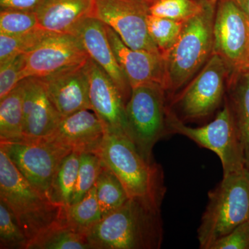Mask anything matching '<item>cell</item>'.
<instances>
[{"mask_svg":"<svg viewBox=\"0 0 249 249\" xmlns=\"http://www.w3.org/2000/svg\"><path fill=\"white\" fill-rule=\"evenodd\" d=\"M0 199L11 210L29 242L51 226L63 220L64 207L53 204L34 188L1 148Z\"/></svg>","mask_w":249,"mask_h":249,"instance_id":"obj_4","label":"cell"},{"mask_svg":"<svg viewBox=\"0 0 249 249\" xmlns=\"http://www.w3.org/2000/svg\"><path fill=\"white\" fill-rule=\"evenodd\" d=\"M108 38L131 88L147 83H157L164 88L165 70L163 55L130 48L115 31L106 25Z\"/></svg>","mask_w":249,"mask_h":249,"instance_id":"obj_18","label":"cell"},{"mask_svg":"<svg viewBox=\"0 0 249 249\" xmlns=\"http://www.w3.org/2000/svg\"><path fill=\"white\" fill-rule=\"evenodd\" d=\"M167 126L169 134L184 136L199 146L211 150L221 160L224 175L246 168L245 156L230 103L226 101L224 107L213 121L204 126L186 125L173 111L167 108Z\"/></svg>","mask_w":249,"mask_h":249,"instance_id":"obj_6","label":"cell"},{"mask_svg":"<svg viewBox=\"0 0 249 249\" xmlns=\"http://www.w3.org/2000/svg\"><path fill=\"white\" fill-rule=\"evenodd\" d=\"M249 47V22L234 0H220L215 11L213 52L238 73Z\"/></svg>","mask_w":249,"mask_h":249,"instance_id":"obj_11","label":"cell"},{"mask_svg":"<svg viewBox=\"0 0 249 249\" xmlns=\"http://www.w3.org/2000/svg\"><path fill=\"white\" fill-rule=\"evenodd\" d=\"M210 1H213V2H216V1H217V0H210Z\"/></svg>","mask_w":249,"mask_h":249,"instance_id":"obj_38","label":"cell"},{"mask_svg":"<svg viewBox=\"0 0 249 249\" xmlns=\"http://www.w3.org/2000/svg\"><path fill=\"white\" fill-rule=\"evenodd\" d=\"M91 60L97 63L116 85L124 102L130 97L131 88L108 38L106 24L93 17H88L73 32Z\"/></svg>","mask_w":249,"mask_h":249,"instance_id":"obj_15","label":"cell"},{"mask_svg":"<svg viewBox=\"0 0 249 249\" xmlns=\"http://www.w3.org/2000/svg\"><path fill=\"white\" fill-rule=\"evenodd\" d=\"M214 4L203 0L200 11L185 21L178 40L163 54L165 91H175L184 86L212 55Z\"/></svg>","mask_w":249,"mask_h":249,"instance_id":"obj_3","label":"cell"},{"mask_svg":"<svg viewBox=\"0 0 249 249\" xmlns=\"http://www.w3.org/2000/svg\"><path fill=\"white\" fill-rule=\"evenodd\" d=\"M249 22V0H234Z\"/></svg>","mask_w":249,"mask_h":249,"instance_id":"obj_35","label":"cell"},{"mask_svg":"<svg viewBox=\"0 0 249 249\" xmlns=\"http://www.w3.org/2000/svg\"><path fill=\"white\" fill-rule=\"evenodd\" d=\"M165 89L157 83L132 88L125 105L127 135L145 158L154 160L153 149L168 132Z\"/></svg>","mask_w":249,"mask_h":249,"instance_id":"obj_7","label":"cell"},{"mask_svg":"<svg viewBox=\"0 0 249 249\" xmlns=\"http://www.w3.org/2000/svg\"><path fill=\"white\" fill-rule=\"evenodd\" d=\"M45 0H0L1 9L36 12Z\"/></svg>","mask_w":249,"mask_h":249,"instance_id":"obj_34","label":"cell"},{"mask_svg":"<svg viewBox=\"0 0 249 249\" xmlns=\"http://www.w3.org/2000/svg\"><path fill=\"white\" fill-rule=\"evenodd\" d=\"M0 148L4 150L24 178L48 199L58 165L71 152L47 138L0 142Z\"/></svg>","mask_w":249,"mask_h":249,"instance_id":"obj_8","label":"cell"},{"mask_svg":"<svg viewBox=\"0 0 249 249\" xmlns=\"http://www.w3.org/2000/svg\"><path fill=\"white\" fill-rule=\"evenodd\" d=\"M102 218L95 186L81 200L64 207V222L86 235Z\"/></svg>","mask_w":249,"mask_h":249,"instance_id":"obj_23","label":"cell"},{"mask_svg":"<svg viewBox=\"0 0 249 249\" xmlns=\"http://www.w3.org/2000/svg\"><path fill=\"white\" fill-rule=\"evenodd\" d=\"M23 132L25 139L45 138L58 127L62 116L51 101L41 78L22 80Z\"/></svg>","mask_w":249,"mask_h":249,"instance_id":"obj_16","label":"cell"},{"mask_svg":"<svg viewBox=\"0 0 249 249\" xmlns=\"http://www.w3.org/2000/svg\"><path fill=\"white\" fill-rule=\"evenodd\" d=\"M242 75L230 104L243 149L245 166L249 170V71Z\"/></svg>","mask_w":249,"mask_h":249,"instance_id":"obj_25","label":"cell"},{"mask_svg":"<svg viewBox=\"0 0 249 249\" xmlns=\"http://www.w3.org/2000/svg\"><path fill=\"white\" fill-rule=\"evenodd\" d=\"M102 165V160L97 154L93 152L80 153L78 178L71 204L81 200L95 186Z\"/></svg>","mask_w":249,"mask_h":249,"instance_id":"obj_28","label":"cell"},{"mask_svg":"<svg viewBox=\"0 0 249 249\" xmlns=\"http://www.w3.org/2000/svg\"><path fill=\"white\" fill-rule=\"evenodd\" d=\"M203 0H156L150 5V15L185 22L197 14Z\"/></svg>","mask_w":249,"mask_h":249,"instance_id":"obj_30","label":"cell"},{"mask_svg":"<svg viewBox=\"0 0 249 249\" xmlns=\"http://www.w3.org/2000/svg\"><path fill=\"white\" fill-rule=\"evenodd\" d=\"M40 27L34 11L11 9H1L0 11V34L21 35Z\"/></svg>","mask_w":249,"mask_h":249,"instance_id":"obj_31","label":"cell"},{"mask_svg":"<svg viewBox=\"0 0 249 249\" xmlns=\"http://www.w3.org/2000/svg\"><path fill=\"white\" fill-rule=\"evenodd\" d=\"M27 249H91V247L86 235L62 220L31 240Z\"/></svg>","mask_w":249,"mask_h":249,"instance_id":"obj_21","label":"cell"},{"mask_svg":"<svg viewBox=\"0 0 249 249\" xmlns=\"http://www.w3.org/2000/svg\"><path fill=\"white\" fill-rule=\"evenodd\" d=\"M229 71L224 59L213 53L199 74L174 101L183 119H204L217 109Z\"/></svg>","mask_w":249,"mask_h":249,"instance_id":"obj_10","label":"cell"},{"mask_svg":"<svg viewBox=\"0 0 249 249\" xmlns=\"http://www.w3.org/2000/svg\"><path fill=\"white\" fill-rule=\"evenodd\" d=\"M52 33L40 27L21 35L0 34V65L30 52Z\"/></svg>","mask_w":249,"mask_h":249,"instance_id":"obj_26","label":"cell"},{"mask_svg":"<svg viewBox=\"0 0 249 249\" xmlns=\"http://www.w3.org/2000/svg\"><path fill=\"white\" fill-rule=\"evenodd\" d=\"M88 60L41 78L62 118L83 109L91 110Z\"/></svg>","mask_w":249,"mask_h":249,"instance_id":"obj_13","label":"cell"},{"mask_svg":"<svg viewBox=\"0 0 249 249\" xmlns=\"http://www.w3.org/2000/svg\"><path fill=\"white\" fill-rule=\"evenodd\" d=\"M80 156V152H70L58 165L49 193V199L53 204L62 207L71 204L78 178Z\"/></svg>","mask_w":249,"mask_h":249,"instance_id":"obj_22","label":"cell"},{"mask_svg":"<svg viewBox=\"0 0 249 249\" xmlns=\"http://www.w3.org/2000/svg\"><path fill=\"white\" fill-rule=\"evenodd\" d=\"M96 153L119 178L129 198L160 208L166 192L163 169L155 160L145 158L128 136L106 132Z\"/></svg>","mask_w":249,"mask_h":249,"instance_id":"obj_2","label":"cell"},{"mask_svg":"<svg viewBox=\"0 0 249 249\" xmlns=\"http://www.w3.org/2000/svg\"><path fill=\"white\" fill-rule=\"evenodd\" d=\"M93 0H45L36 11L39 25L55 34H73L83 19L91 17Z\"/></svg>","mask_w":249,"mask_h":249,"instance_id":"obj_19","label":"cell"},{"mask_svg":"<svg viewBox=\"0 0 249 249\" xmlns=\"http://www.w3.org/2000/svg\"><path fill=\"white\" fill-rule=\"evenodd\" d=\"M89 58L76 36L52 33L25 54L24 77L45 78Z\"/></svg>","mask_w":249,"mask_h":249,"instance_id":"obj_12","label":"cell"},{"mask_svg":"<svg viewBox=\"0 0 249 249\" xmlns=\"http://www.w3.org/2000/svg\"><path fill=\"white\" fill-rule=\"evenodd\" d=\"M22 80L7 96L0 100V142L25 140L23 132Z\"/></svg>","mask_w":249,"mask_h":249,"instance_id":"obj_20","label":"cell"},{"mask_svg":"<svg viewBox=\"0 0 249 249\" xmlns=\"http://www.w3.org/2000/svg\"><path fill=\"white\" fill-rule=\"evenodd\" d=\"M210 249H249V219L216 241Z\"/></svg>","mask_w":249,"mask_h":249,"instance_id":"obj_33","label":"cell"},{"mask_svg":"<svg viewBox=\"0 0 249 249\" xmlns=\"http://www.w3.org/2000/svg\"><path fill=\"white\" fill-rule=\"evenodd\" d=\"M25 54L0 65V100L7 96L19 84L24 77Z\"/></svg>","mask_w":249,"mask_h":249,"instance_id":"obj_32","label":"cell"},{"mask_svg":"<svg viewBox=\"0 0 249 249\" xmlns=\"http://www.w3.org/2000/svg\"><path fill=\"white\" fill-rule=\"evenodd\" d=\"M144 1H147V2L149 3L150 4H152V3L155 2L156 0H144Z\"/></svg>","mask_w":249,"mask_h":249,"instance_id":"obj_37","label":"cell"},{"mask_svg":"<svg viewBox=\"0 0 249 249\" xmlns=\"http://www.w3.org/2000/svg\"><path fill=\"white\" fill-rule=\"evenodd\" d=\"M29 242L11 210L0 199V249H27Z\"/></svg>","mask_w":249,"mask_h":249,"instance_id":"obj_29","label":"cell"},{"mask_svg":"<svg viewBox=\"0 0 249 249\" xmlns=\"http://www.w3.org/2000/svg\"><path fill=\"white\" fill-rule=\"evenodd\" d=\"M89 110L83 109L62 118L58 127L45 138L71 152L96 153L106 131L96 114Z\"/></svg>","mask_w":249,"mask_h":249,"instance_id":"obj_17","label":"cell"},{"mask_svg":"<svg viewBox=\"0 0 249 249\" xmlns=\"http://www.w3.org/2000/svg\"><path fill=\"white\" fill-rule=\"evenodd\" d=\"M183 23L149 15L147 19V31L162 55L168 52L178 40Z\"/></svg>","mask_w":249,"mask_h":249,"instance_id":"obj_27","label":"cell"},{"mask_svg":"<svg viewBox=\"0 0 249 249\" xmlns=\"http://www.w3.org/2000/svg\"><path fill=\"white\" fill-rule=\"evenodd\" d=\"M150 5L144 0H93L91 17L110 27L130 48L162 54L147 31Z\"/></svg>","mask_w":249,"mask_h":249,"instance_id":"obj_9","label":"cell"},{"mask_svg":"<svg viewBox=\"0 0 249 249\" xmlns=\"http://www.w3.org/2000/svg\"><path fill=\"white\" fill-rule=\"evenodd\" d=\"M208 196L197 230L201 249H211L216 241L249 219V170L245 168L224 175Z\"/></svg>","mask_w":249,"mask_h":249,"instance_id":"obj_5","label":"cell"},{"mask_svg":"<svg viewBox=\"0 0 249 249\" xmlns=\"http://www.w3.org/2000/svg\"><path fill=\"white\" fill-rule=\"evenodd\" d=\"M249 71V47L248 51H247V54H246L245 59L242 62V65H241L240 70H239L238 73H245V72Z\"/></svg>","mask_w":249,"mask_h":249,"instance_id":"obj_36","label":"cell"},{"mask_svg":"<svg viewBox=\"0 0 249 249\" xmlns=\"http://www.w3.org/2000/svg\"><path fill=\"white\" fill-rule=\"evenodd\" d=\"M95 188L103 217L119 209L129 199L120 180L103 162Z\"/></svg>","mask_w":249,"mask_h":249,"instance_id":"obj_24","label":"cell"},{"mask_svg":"<svg viewBox=\"0 0 249 249\" xmlns=\"http://www.w3.org/2000/svg\"><path fill=\"white\" fill-rule=\"evenodd\" d=\"M160 208L129 198L87 235L91 249H158L163 240Z\"/></svg>","mask_w":249,"mask_h":249,"instance_id":"obj_1","label":"cell"},{"mask_svg":"<svg viewBox=\"0 0 249 249\" xmlns=\"http://www.w3.org/2000/svg\"><path fill=\"white\" fill-rule=\"evenodd\" d=\"M88 71L91 111L101 121L106 132L127 135L126 104L120 91L107 73L90 58Z\"/></svg>","mask_w":249,"mask_h":249,"instance_id":"obj_14","label":"cell"}]
</instances>
